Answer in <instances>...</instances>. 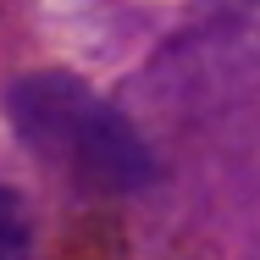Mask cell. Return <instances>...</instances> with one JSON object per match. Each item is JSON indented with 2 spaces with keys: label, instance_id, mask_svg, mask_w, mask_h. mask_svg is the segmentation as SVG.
<instances>
[{
  "label": "cell",
  "instance_id": "obj_1",
  "mask_svg": "<svg viewBox=\"0 0 260 260\" xmlns=\"http://www.w3.org/2000/svg\"><path fill=\"white\" fill-rule=\"evenodd\" d=\"M6 116L34 155L94 194H139L155 183V155L139 127L72 72H28L6 89Z\"/></svg>",
  "mask_w": 260,
  "mask_h": 260
},
{
  "label": "cell",
  "instance_id": "obj_2",
  "mask_svg": "<svg viewBox=\"0 0 260 260\" xmlns=\"http://www.w3.org/2000/svg\"><path fill=\"white\" fill-rule=\"evenodd\" d=\"M34 255V227H28V210L11 188H0V260H28Z\"/></svg>",
  "mask_w": 260,
  "mask_h": 260
}]
</instances>
